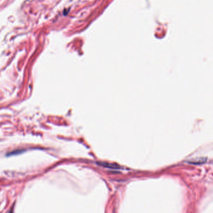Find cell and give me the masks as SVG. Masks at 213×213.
I'll use <instances>...</instances> for the list:
<instances>
[{
  "label": "cell",
  "instance_id": "7a4b0ae2",
  "mask_svg": "<svg viewBox=\"0 0 213 213\" xmlns=\"http://www.w3.org/2000/svg\"><path fill=\"white\" fill-rule=\"evenodd\" d=\"M204 162V159L203 158H199L196 161V160H192V163H203Z\"/></svg>",
  "mask_w": 213,
  "mask_h": 213
},
{
  "label": "cell",
  "instance_id": "6da1fadb",
  "mask_svg": "<svg viewBox=\"0 0 213 213\" xmlns=\"http://www.w3.org/2000/svg\"><path fill=\"white\" fill-rule=\"evenodd\" d=\"M99 165H102L105 167H108V168H119V166L116 165H114V164H110V163H99Z\"/></svg>",
  "mask_w": 213,
  "mask_h": 213
}]
</instances>
